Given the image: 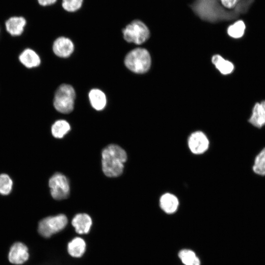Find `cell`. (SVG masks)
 Wrapping results in <instances>:
<instances>
[{
    "mask_svg": "<svg viewBox=\"0 0 265 265\" xmlns=\"http://www.w3.org/2000/svg\"><path fill=\"white\" fill-rule=\"evenodd\" d=\"M102 169L107 177H115L122 174L124 163L127 160L126 152L120 146L110 144L102 151Z\"/></svg>",
    "mask_w": 265,
    "mask_h": 265,
    "instance_id": "obj_1",
    "label": "cell"
},
{
    "mask_svg": "<svg viewBox=\"0 0 265 265\" xmlns=\"http://www.w3.org/2000/svg\"><path fill=\"white\" fill-rule=\"evenodd\" d=\"M69 222L68 217L64 213L46 216L38 222L37 232L40 237L49 238L62 231Z\"/></svg>",
    "mask_w": 265,
    "mask_h": 265,
    "instance_id": "obj_2",
    "label": "cell"
},
{
    "mask_svg": "<svg viewBox=\"0 0 265 265\" xmlns=\"http://www.w3.org/2000/svg\"><path fill=\"white\" fill-rule=\"evenodd\" d=\"M124 62L125 66L131 71L142 74L149 69L151 59L147 50L138 48L132 50L126 55Z\"/></svg>",
    "mask_w": 265,
    "mask_h": 265,
    "instance_id": "obj_3",
    "label": "cell"
},
{
    "mask_svg": "<svg viewBox=\"0 0 265 265\" xmlns=\"http://www.w3.org/2000/svg\"><path fill=\"white\" fill-rule=\"evenodd\" d=\"M75 97L73 87L69 84H62L55 93L53 106L61 113H70L74 109Z\"/></svg>",
    "mask_w": 265,
    "mask_h": 265,
    "instance_id": "obj_4",
    "label": "cell"
},
{
    "mask_svg": "<svg viewBox=\"0 0 265 265\" xmlns=\"http://www.w3.org/2000/svg\"><path fill=\"white\" fill-rule=\"evenodd\" d=\"M124 39L129 43L141 44L149 37L150 31L142 21L135 20L128 25L122 30Z\"/></svg>",
    "mask_w": 265,
    "mask_h": 265,
    "instance_id": "obj_5",
    "label": "cell"
},
{
    "mask_svg": "<svg viewBox=\"0 0 265 265\" xmlns=\"http://www.w3.org/2000/svg\"><path fill=\"white\" fill-rule=\"evenodd\" d=\"M51 193L55 200L67 198L70 192V186L67 178L62 174L56 173L53 175L49 181Z\"/></svg>",
    "mask_w": 265,
    "mask_h": 265,
    "instance_id": "obj_6",
    "label": "cell"
},
{
    "mask_svg": "<svg viewBox=\"0 0 265 265\" xmlns=\"http://www.w3.org/2000/svg\"><path fill=\"white\" fill-rule=\"evenodd\" d=\"M29 255L27 247L23 243L16 242L9 249L8 260L12 264L20 265L26 263Z\"/></svg>",
    "mask_w": 265,
    "mask_h": 265,
    "instance_id": "obj_7",
    "label": "cell"
},
{
    "mask_svg": "<svg viewBox=\"0 0 265 265\" xmlns=\"http://www.w3.org/2000/svg\"><path fill=\"white\" fill-rule=\"evenodd\" d=\"M70 222L78 236L88 234L93 224L92 217L86 213H76Z\"/></svg>",
    "mask_w": 265,
    "mask_h": 265,
    "instance_id": "obj_8",
    "label": "cell"
},
{
    "mask_svg": "<svg viewBox=\"0 0 265 265\" xmlns=\"http://www.w3.org/2000/svg\"><path fill=\"white\" fill-rule=\"evenodd\" d=\"M188 144L192 153L195 154H200L208 149L209 142L207 137L203 132L198 131L192 133L190 135Z\"/></svg>",
    "mask_w": 265,
    "mask_h": 265,
    "instance_id": "obj_9",
    "label": "cell"
},
{
    "mask_svg": "<svg viewBox=\"0 0 265 265\" xmlns=\"http://www.w3.org/2000/svg\"><path fill=\"white\" fill-rule=\"evenodd\" d=\"M53 49L57 56L68 57L72 53L74 47L70 39L65 37H60L54 41Z\"/></svg>",
    "mask_w": 265,
    "mask_h": 265,
    "instance_id": "obj_10",
    "label": "cell"
},
{
    "mask_svg": "<svg viewBox=\"0 0 265 265\" xmlns=\"http://www.w3.org/2000/svg\"><path fill=\"white\" fill-rule=\"evenodd\" d=\"M86 250V243L80 236H77L68 242L67 251L68 254L74 258H81Z\"/></svg>",
    "mask_w": 265,
    "mask_h": 265,
    "instance_id": "obj_11",
    "label": "cell"
},
{
    "mask_svg": "<svg viewBox=\"0 0 265 265\" xmlns=\"http://www.w3.org/2000/svg\"><path fill=\"white\" fill-rule=\"evenodd\" d=\"M248 121L253 126L258 128L265 125V101L255 105Z\"/></svg>",
    "mask_w": 265,
    "mask_h": 265,
    "instance_id": "obj_12",
    "label": "cell"
},
{
    "mask_svg": "<svg viewBox=\"0 0 265 265\" xmlns=\"http://www.w3.org/2000/svg\"><path fill=\"white\" fill-rule=\"evenodd\" d=\"M26 24V20L23 17H12L5 22V27L11 35L19 36L23 32Z\"/></svg>",
    "mask_w": 265,
    "mask_h": 265,
    "instance_id": "obj_13",
    "label": "cell"
},
{
    "mask_svg": "<svg viewBox=\"0 0 265 265\" xmlns=\"http://www.w3.org/2000/svg\"><path fill=\"white\" fill-rule=\"evenodd\" d=\"M159 203L161 209L168 214L175 212L179 205L177 198L173 194L168 193L161 196Z\"/></svg>",
    "mask_w": 265,
    "mask_h": 265,
    "instance_id": "obj_14",
    "label": "cell"
},
{
    "mask_svg": "<svg viewBox=\"0 0 265 265\" xmlns=\"http://www.w3.org/2000/svg\"><path fill=\"white\" fill-rule=\"evenodd\" d=\"M20 62L26 67L31 68L39 66L40 58L39 55L32 50L26 49L20 55Z\"/></svg>",
    "mask_w": 265,
    "mask_h": 265,
    "instance_id": "obj_15",
    "label": "cell"
},
{
    "mask_svg": "<svg viewBox=\"0 0 265 265\" xmlns=\"http://www.w3.org/2000/svg\"><path fill=\"white\" fill-rule=\"evenodd\" d=\"M89 98L92 107L97 110H102L106 105V96L99 89H92L89 93Z\"/></svg>",
    "mask_w": 265,
    "mask_h": 265,
    "instance_id": "obj_16",
    "label": "cell"
},
{
    "mask_svg": "<svg viewBox=\"0 0 265 265\" xmlns=\"http://www.w3.org/2000/svg\"><path fill=\"white\" fill-rule=\"evenodd\" d=\"M212 62L216 68L223 75L231 73L234 66L233 63L228 60L224 59L220 55L216 54L212 57Z\"/></svg>",
    "mask_w": 265,
    "mask_h": 265,
    "instance_id": "obj_17",
    "label": "cell"
},
{
    "mask_svg": "<svg viewBox=\"0 0 265 265\" xmlns=\"http://www.w3.org/2000/svg\"><path fill=\"white\" fill-rule=\"evenodd\" d=\"M51 130L54 137L61 138L70 130V126L66 121L59 120L52 125Z\"/></svg>",
    "mask_w": 265,
    "mask_h": 265,
    "instance_id": "obj_18",
    "label": "cell"
},
{
    "mask_svg": "<svg viewBox=\"0 0 265 265\" xmlns=\"http://www.w3.org/2000/svg\"><path fill=\"white\" fill-rule=\"evenodd\" d=\"M178 256L185 265H200L199 259L191 250H181L178 253Z\"/></svg>",
    "mask_w": 265,
    "mask_h": 265,
    "instance_id": "obj_19",
    "label": "cell"
},
{
    "mask_svg": "<svg viewBox=\"0 0 265 265\" xmlns=\"http://www.w3.org/2000/svg\"><path fill=\"white\" fill-rule=\"evenodd\" d=\"M245 29V25L244 22L238 20L228 27L227 33L231 37L239 38L243 35Z\"/></svg>",
    "mask_w": 265,
    "mask_h": 265,
    "instance_id": "obj_20",
    "label": "cell"
},
{
    "mask_svg": "<svg viewBox=\"0 0 265 265\" xmlns=\"http://www.w3.org/2000/svg\"><path fill=\"white\" fill-rule=\"evenodd\" d=\"M252 169L256 174L265 176V148L256 157Z\"/></svg>",
    "mask_w": 265,
    "mask_h": 265,
    "instance_id": "obj_21",
    "label": "cell"
},
{
    "mask_svg": "<svg viewBox=\"0 0 265 265\" xmlns=\"http://www.w3.org/2000/svg\"><path fill=\"white\" fill-rule=\"evenodd\" d=\"M13 182L10 177L6 174H0V194L3 195L9 194L12 189Z\"/></svg>",
    "mask_w": 265,
    "mask_h": 265,
    "instance_id": "obj_22",
    "label": "cell"
},
{
    "mask_svg": "<svg viewBox=\"0 0 265 265\" xmlns=\"http://www.w3.org/2000/svg\"><path fill=\"white\" fill-rule=\"evenodd\" d=\"M82 1L83 0H63L62 5L65 10L74 12L80 8Z\"/></svg>",
    "mask_w": 265,
    "mask_h": 265,
    "instance_id": "obj_23",
    "label": "cell"
},
{
    "mask_svg": "<svg viewBox=\"0 0 265 265\" xmlns=\"http://www.w3.org/2000/svg\"><path fill=\"white\" fill-rule=\"evenodd\" d=\"M222 5L228 9L234 8L239 0H220Z\"/></svg>",
    "mask_w": 265,
    "mask_h": 265,
    "instance_id": "obj_24",
    "label": "cell"
},
{
    "mask_svg": "<svg viewBox=\"0 0 265 265\" xmlns=\"http://www.w3.org/2000/svg\"><path fill=\"white\" fill-rule=\"evenodd\" d=\"M37 1L40 5L46 6L54 3L56 0H37Z\"/></svg>",
    "mask_w": 265,
    "mask_h": 265,
    "instance_id": "obj_25",
    "label": "cell"
}]
</instances>
